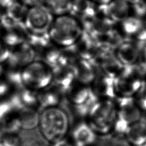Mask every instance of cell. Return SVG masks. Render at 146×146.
<instances>
[{
  "mask_svg": "<svg viewBox=\"0 0 146 146\" xmlns=\"http://www.w3.org/2000/svg\"><path fill=\"white\" fill-rule=\"evenodd\" d=\"M69 126V116L63 108L56 106L40 111L38 127L47 141L53 144L64 139Z\"/></svg>",
  "mask_w": 146,
  "mask_h": 146,
  "instance_id": "obj_1",
  "label": "cell"
},
{
  "mask_svg": "<svg viewBox=\"0 0 146 146\" xmlns=\"http://www.w3.org/2000/svg\"><path fill=\"white\" fill-rule=\"evenodd\" d=\"M82 32V26L77 19L71 15L64 14L53 21L48 33L52 43L64 48L74 44Z\"/></svg>",
  "mask_w": 146,
  "mask_h": 146,
  "instance_id": "obj_2",
  "label": "cell"
},
{
  "mask_svg": "<svg viewBox=\"0 0 146 146\" xmlns=\"http://www.w3.org/2000/svg\"><path fill=\"white\" fill-rule=\"evenodd\" d=\"M24 87L39 91L52 84V69L40 60H35L21 70Z\"/></svg>",
  "mask_w": 146,
  "mask_h": 146,
  "instance_id": "obj_3",
  "label": "cell"
},
{
  "mask_svg": "<svg viewBox=\"0 0 146 146\" xmlns=\"http://www.w3.org/2000/svg\"><path fill=\"white\" fill-rule=\"evenodd\" d=\"M91 127L102 133L107 132L116 117V109L110 100L98 102L89 114Z\"/></svg>",
  "mask_w": 146,
  "mask_h": 146,
  "instance_id": "obj_4",
  "label": "cell"
},
{
  "mask_svg": "<svg viewBox=\"0 0 146 146\" xmlns=\"http://www.w3.org/2000/svg\"><path fill=\"white\" fill-rule=\"evenodd\" d=\"M52 14L47 7L33 6L29 10L23 21L27 31L34 34L48 33L54 21Z\"/></svg>",
  "mask_w": 146,
  "mask_h": 146,
  "instance_id": "obj_5",
  "label": "cell"
},
{
  "mask_svg": "<svg viewBox=\"0 0 146 146\" xmlns=\"http://www.w3.org/2000/svg\"><path fill=\"white\" fill-rule=\"evenodd\" d=\"M129 3L124 0H112L97 6V15L108 18L113 22H121L129 16Z\"/></svg>",
  "mask_w": 146,
  "mask_h": 146,
  "instance_id": "obj_6",
  "label": "cell"
},
{
  "mask_svg": "<svg viewBox=\"0 0 146 146\" xmlns=\"http://www.w3.org/2000/svg\"><path fill=\"white\" fill-rule=\"evenodd\" d=\"M37 52L26 42L11 49L10 56L4 64L10 67L22 69L35 60Z\"/></svg>",
  "mask_w": 146,
  "mask_h": 146,
  "instance_id": "obj_7",
  "label": "cell"
},
{
  "mask_svg": "<svg viewBox=\"0 0 146 146\" xmlns=\"http://www.w3.org/2000/svg\"><path fill=\"white\" fill-rule=\"evenodd\" d=\"M146 44L134 40L124 39L117 47V58L124 65H131L135 63L140 56V50Z\"/></svg>",
  "mask_w": 146,
  "mask_h": 146,
  "instance_id": "obj_8",
  "label": "cell"
},
{
  "mask_svg": "<svg viewBox=\"0 0 146 146\" xmlns=\"http://www.w3.org/2000/svg\"><path fill=\"white\" fill-rule=\"evenodd\" d=\"M117 103L118 119L129 125L141 118L140 110L132 97L123 96L118 98Z\"/></svg>",
  "mask_w": 146,
  "mask_h": 146,
  "instance_id": "obj_9",
  "label": "cell"
},
{
  "mask_svg": "<svg viewBox=\"0 0 146 146\" xmlns=\"http://www.w3.org/2000/svg\"><path fill=\"white\" fill-rule=\"evenodd\" d=\"M54 78L52 85L60 92L66 94L74 83L75 76L71 65L60 66L52 70Z\"/></svg>",
  "mask_w": 146,
  "mask_h": 146,
  "instance_id": "obj_10",
  "label": "cell"
},
{
  "mask_svg": "<svg viewBox=\"0 0 146 146\" xmlns=\"http://www.w3.org/2000/svg\"><path fill=\"white\" fill-rule=\"evenodd\" d=\"M71 65L75 78L83 84L91 83L95 78L94 67L87 60L79 56L76 58Z\"/></svg>",
  "mask_w": 146,
  "mask_h": 146,
  "instance_id": "obj_11",
  "label": "cell"
},
{
  "mask_svg": "<svg viewBox=\"0 0 146 146\" xmlns=\"http://www.w3.org/2000/svg\"><path fill=\"white\" fill-rule=\"evenodd\" d=\"M28 31L22 22H19L14 27L5 30L1 39L11 49L26 41Z\"/></svg>",
  "mask_w": 146,
  "mask_h": 146,
  "instance_id": "obj_12",
  "label": "cell"
},
{
  "mask_svg": "<svg viewBox=\"0 0 146 146\" xmlns=\"http://www.w3.org/2000/svg\"><path fill=\"white\" fill-rule=\"evenodd\" d=\"M62 94L52 84L50 87L38 91L39 110L59 106L62 102Z\"/></svg>",
  "mask_w": 146,
  "mask_h": 146,
  "instance_id": "obj_13",
  "label": "cell"
},
{
  "mask_svg": "<svg viewBox=\"0 0 146 146\" xmlns=\"http://www.w3.org/2000/svg\"><path fill=\"white\" fill-rule=\"evenodd\" d=\"M94 79V92L97 95L109 98L115 96L114 78L103 72L98 74Z\"/></svg>",
  "mask_w": 146,
  "mask_h": 146,
  "instance_id": "obj_14",
  "label": "cell"
},
{
  "mask_svg": "<svg viewBox=\"0 0 146 146\" xmlns=\"http://www.w3.org/2000/svg\"><path fill=\"white\" fill-rule=\"evenodd\" d=\"M70 13L83 21L97 15V6L90 0H74Z\"/></svg>",
  "mask_w": 146,
  "mask_h": 146,
  "instance_id": "obj_15",
  "label": "cell"
},
{
  "mask_svg": "<svg viewBox=\"0 0 146 146\" xmlns=\"http://www.w3.org/2000/svg\"><path fill=\"white\" fill-rule=\"evenodd\" d=\"M126 135L128 140L136 146H141L146 142V118L141 117L129 125Z\"/></svg>",
  "mask_w": 146,
  "mask_h": 146,
  "instance_id": "obj_16",
  "label": "cell"
},
{
  "mask_svg": "<svg viewBox=\"0 0 146 146\" xmlns=\"http://www.w3.org/2000/svg\"><path fill=\"white\" fill-rule=\"evenodd\" d=\"M72 137L76 146H89L92 144L96 139L92 128L84 123L78 124L75 128Z\"/></svg>",
  "mask_w": 146,
  "mask_h": 146,
  "instance_id": "obj_17",
  "label": "cell"
},
{
  "mask_svg": "<svg viewBox=\"0 0 146 146\" xmlns=\"http://www.w3.org/2000/svg\"><path fill=\"white\" fill-rule=\"evenodd\" d=\"M22 129L32 130L38 127L40 110L32 107H24L18 111Z\"/></svg>",
  "mask_w": 146,
  "mask_h": 146,
  "instance_id": "obj_18",
  "label": "cell"
},
{
  "mask_svg": "<svg viewBox=\"0 0 146 146\" xmlns=\"http://www.w3.org/2000/svg\"><path fill=\"white\" fill-rule=\"evenodd\" d=\"M38 54L40 56V60L52 70L59 66L62 55V48L51 43Z\"/></svg>",
  "mask_w": 146,
  "mask_h": 146,
  "instance_id": "obj_19",
  "label": "cell"
},
{
  "mask_svg": "<svg viewBox=\"0 0 146 146\" xmlns=\"http://www.w3.org/2000/svg\"><path fill=\"white\" fill-rule=\"evenodd\" d=\"M99 102L98 95L91 90L87 99L82 104L74 105L72 104V110L71 112L79 117H84L90 114L91 111L95 105Z\"/></svg>",
  "mask_w": 146,
  "mask_h": 146,
  "instance_id": "obj_20",
  "label": "cell"
},
{
  "mask_svg": "<svg viewBox=\"0 0 146 146\" xmlns=\"http://www.w3.org/2000/svg\"><path fill=\"white\" fill-rule=\"evenodd\" d=\"M0 124L4 134H18L22 129L21 119L17 111H14L0 121Z\"/></svg>",
  "mask_w": 146,
  "mask_h": 146,
  "instance_id": "obj_21",
  "label": "cell"
},
{
  "mask_svg": "<svg viewBox=\"0 0 146 146\" xmlns=\"http://www.w3.org/2000/svg\"><path fill=\"white\" fill-rule=\"evenodd\" d=\"M91 89L85 86L74 84L65 94L67 96L68 101L74 105L83 103L88 98Z\"/></svg>",
  "mask_w": 146,
  "mask_h": 146,
  "instance_id": "obj_22",
  "label": "cell"
},
{
  "mask_svg": "<svg viewBox=\"0 0 146 146\" xmlns=\"http://www.w3.org/2000/svg\"><path fill=\"white\" fill-rule=\"evenodd\" d=\"M26 42L35 50L37 54L52 43L48 33L34 34L28 32Z\"/></svg>",
  "mask_w": 146,
  "mask_h": 146,
  "instance_id": "obj_23",
  "label": "cell"
},
{
  "mask_svg": "<svg viewBox=\"0 0 146 146\" xmlns=\"http://www.w3.org/2000/svg\"><path fill=\"white\" fill-rule=\"evenodd\" d=\"M18 94L24 107L36 108L39 110L38 91L24 87L18 90Z\"/></svg>",
  "mask_w": 146,
  "mask_h": 146,
  "instance_id": "obj_24",
  "label": "cell"
},
{
  "mask_svg": "<svg viewBox=\"0 0 146 146\" xmlns=\"http://www.w3.org/2000/svg\"><path fill=\"white\" fill-rule=\"evenodd\" d=\"M74 0H46L47 8L52 13L64 15L70 13Z\"/></svg>",
  "mask_w": 146,
  "mask_h": 146,
  "instance_id": "obj_25",
  "label": "cell"
},
{
  "mask_svg": "<svg viewBox=\"0 0 146 146\" xmlns=\"http://www.w3.org/2000/svg\"><path fill=\"white\" fill-rule=\"evenodd\" d=\"M120 23L125 34L128 36L135 35L141 27L143 19L136 16H129Z\"/></svg>",
  "mask_w": 146,
  "mask_h": 146,
  "instance_id": "obj_26",
  "label": "cell"
},
{
  "mask_svg": "<svg viewBox=\"0 0 146 146\" xmlns=\"http://www.w3.org/2000/svg\"><path fill=\"white\" fill-rule=\"evenodd\" d=\"M7 9V13L18 22H22L25 19L28 9L26 5L21 4L17 2H14Z\"/></svg>",
  "mask_w": 146,
  "mask_h": 146,
  "instance_id": "obj_27",
  "label": "cell"
},
{
  "mask_svg": "<svg viewBox=\"0 0 146 146\" xmlns=\"http://www.w3.org/2000/svg\"><path fill=\"white\" fill-rule=\"evenodd\" d=\"M21 139L18 134H4L0 139L1 146H19Z\"/></svg>",
  "mask_w": 146,
  "mask_h": 146,
  "instance_id": "obj_28",
  "label": "cell"
},
{
  "mask_svg": "<svg viewBox=\"0 0 146 146\" xmlns=\"http://www.w3.org/2000/svg\"><path fill=\"white\" fill-rule=\"evenodd\" d=\"M14 111H15L7 98L0 99V121L3 120Z\"/></svg>",
  "mask_w": 146,
  "mask_h": 146,
  "instance_id": "obj_29",
  "label": "cell"
},
{
  "mask_svg": "<svg viewBox=\"0 0 146 146\" xmlns=\"http://www.w3.org/2000/svg\"><path fill=\"white\" fill-rule=\"evenodd\" d=\"M132 9L135 16L141 19L146 18V1L140 0L132 5Z\"/></svg>",
  "mask_w": 146,
  "mask_h": 146,
  "instance_id": "obj_30",
  "label": "cell"
},
{
  "mask_svg": "<svg viewBox=\"0 0 146 146\" xmlns=\"http://www.w3.org/2000/svg\"><path fill=\"white\" fill-rule=\"evenodd\" d=\"M15 90L4 77L0 78V99L7 98Z\"/></svg>",
  "mask_w": 146,
  "mask_h": 146,
  "instance_id": "obj_31",
  "label": "cell"
},
{
  "mask_svg": "<svg viewBox=\"0 0 146 146\" xmlns=\"http://www.w3.org/2000/svg\"><path fill=\"white\" fill-rule=\"evenodd\" d=\"M10 52L11 48L0 39V64H5L7 62Z\"/></svg>",
  "mask_w": 146,
  "mask_h": 146,
  "instance_id": "obj_32",
  "label": "cell"
},
{
  "mask_svg": "<svg viewBox=\"0 0 146 146\" xmlns=\"http://www.w3.org/2000/svg\"><path fill=\"white\" fill-rule=\"evenodd\" d=\"M137 93L139 98V105L142 109L146 111V83L145 82L143 81Z\"/></svg>",
  "mask_w": 146,
  "mask_h": 146,
  "instance_id": "obj_33",
  "label": "cell"
},
{
  "mask_svg": "<svg viewBox=\"0 0 146 146\" xmlns=\"http://www.w3.org/2000/svg\"><path fill=\"white\" fill-rule=\"evenodd\" d=\"M23 4L31 6L42 5L46 0H21Z\"/></svg>",
  "mask_w": 146,
  "mask_h": 146,
  "instance_id": "obj_34",
  "label": "cell"
},
{
  "mask_svg": "<svg viewBox=\"0 0 146 146\" xmlns=\"http://www.w3.org/2000/svg\"><path fill=\"white\" fill-rule=\"evenodd\" d=\"M52 146H72L70 143H68L64 139H63L57 142L52 144Z\"/></svg>",
  "mask_w": 146,
  "mask_h": 146,
  "instance_id": "obj_35",
  "label": "cell"
},
{
  "mask_svg": "<svg viewBox=\"0 0 146 146\" xmlns=\"http://www.w3.org/2000/svg\"><path fill=\"white\" fill-rule=\"evenodd\" d=\"M14 2H15V0H0V5L2 7L8 8Z\"/></svg>",
  "mask_w": 146,
  "mask_h": 146,
  "instance_id": "obj_36",
  "label": "cell"
},
{
  "mask_svg": "<svg viewBox=\"0 0 146 146\" xmlns=\"http://www.w3.org/2000/svg\"><path fill=\"white\" fill-rule=\"evenodd\" d=\"M93 1L98 3L99 4H105L110 2L112 0H92Z\"/></svg>",
  "mask_w": 146,
  "mask_h": 146,
  "instance_id": "obj_37",
  "label": "cell"
},
{
  "mask_svg": "<svg viewBox=\"0 0 146 146\" xmlns=\"http://www.w3.org/2000/svg\"><path fill=\"white\" fill-rule=\"evenodd\" d=\"M143 57H141V59H142L145 63H146V45L144 46V47L143 48Z\"/></svg>",
  "mask_w": 146,
  "mask_h": 146,
  "instance_id": "obj_38",
  "label": "cell"
},
{
  "mask_svg": "<svg viewBox=\"0 0 146 146\" xmlns=\"http://www.w3.org/2000/svg\"><path fill=\"white\" fill-rule=\"evenodd\" d=\"M124 1H126V2H127L128 3H129V4L132 5V4H133V3H135L137 2H138V1H140V0H124Z\"/></svg>",
  "mask_w": 146,
  "mask_h": 146,
  "instance_id": "obj_39",
  "label": "cell"
},
{
  "mask_svg": "<svg viewBox=\"0 0 146 146\" xmlns=\"http://www.w3.org/2000/svg\"><path fill=\"white\" fill-rule=\"evenodd\" d=\"M4 135V133H3V131L2 130V128L1 127V124H0V139H1V137H2V136Z\"/></svg>",
  "mask_w": 146,
  "mask_h": 146,
  "instance_id": "obj_40",
  "label": "cell"
}]
</instances>
